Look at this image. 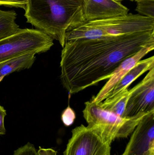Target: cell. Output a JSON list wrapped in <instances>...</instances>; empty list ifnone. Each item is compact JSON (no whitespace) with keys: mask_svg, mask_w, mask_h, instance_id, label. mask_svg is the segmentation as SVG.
Segmentation results:
<instances>
[{"mask_svg":"<svg viewBox=\"0 0 154 155\" xmlns=\"http://www.w3.org/2000/svg\"><path fill=\"white\" fill-rule=\"evenodd\" d=\"M13 155H39L34 145L28 143L14 151Z\"/></svg>","mask_w":154,"mask_h":155,"instance_id":"obj_17","label":"cell"},{"mask_svg":"<svg viewBox=\"0 0 154 155\" xmlns=\"http://www.w3.org/2000/svg\"><path fill=\"white\" fill-rule=\"evenodd\" d=\"M134 89V87L131 89L128 88L116 96L106 98L103 102L97 104L103 109L123 117L127 101Z\"/></svg>","mask_w":154,"mask_h":155,"instance_id":"obj_13","label":"cell"},{"mask_svg":"<svg viewBox=\"0 0 154 155\" xmlns=\"http://www.w3.org/2000/svg\"><path fill=\"white\" fill-rule=\"evenodd\" d=\"M53 45V39L41 31L20 29L0 40V63L27 54L46 52Z\"/></svg>","mask_w":154,"mask_h":155,"instance_id":"obj_5","label":"cell"},{"mask_svg":"<svg viewBox=\"0 0 154 155\" xmlns=\"http://www.w3.org/2000/svg\"><path fill=\"white\" fill-rule=\"evenodd\" d=\"M146 155H154V151H152Z\"/></svg>","mask_w":154,"mask_h":155,"instance_id":"obj_21","label":"cell"},{"mask_svg":"<svg viewBox=\"0 0 154 155\" xmlns=\"http://www.w3.org/2000/svg\"><path fill=\"white\" fill-rule=\"evenodd\" d=\"M154 45V31L66 42L60 78L70 94L109 79L120 64L146 46Z\"/></svg>","mask_w":154,"mask_h":155,"instance_id":"obj_1","label":"cell"},{"mask_svg":"<svg viewBox=\"0 0 154 155\" xmlns=\"http://www.w3.org/2000/svg\"><path fill=\"white\" fill-rule=\"evenodd\" d=\"M6 115L7 113L5 108L0 104V135H4L6 133L4 120Z\"/></svg>","mask_w":154,"mask_h":155,"instance_id":"obj_19","label":"cell"},{"mask_svg":"<svg viewBox=\"0 0 154 155\" xmlns=\"http://www.w3.org/2000/svg\"><path fill=\"white\" fill-rule=\"evenodd\" d=\"M39 155H57L56 151L51 148H40L38 151Z\"/></svg>","mask_w":154,"mask_h":155,"instance_id":"obj_20","label":"cell"},{"mask_svg":"<svg viewBox=\"0 0 154 155\" xmlns=\"http://www.w3.org/2000/svg\"><path fill=\"white\" fill-rule=\"evenodd\" d=\"M71 133L63 155H110L112 143L97 129L81 124Z\"/></svg>","mask_w":154,"mask_h":155,"instance_id":"obj_6","label":"cell"},{"mask_svg":"<svg viewBox=\"0 0 154 155\" xmlns=\"http://www.w3.org/2000/svg\"><path fill=\"white\" fill-rule=\"evenodd\" d=\"M86 0H27V22L58 41L63 48L67 30L84 21Z\"/></svg>","mask_w":154,"mask_h":155,"instance_id":"obj_2","label":"cell"},{"mask_svg":"<svg viewBox=\"0 0 154 155\" xmlns=\"http://www.w3.org/2000/svg\"><path fill=\"white\" fill-rule=\"evenodd\" d=\"M129 9L115 0H86L84 21L125 16Z\"/></svg>","mask_w":154,"mask_h":155,"instance_id":"obj_9","label":"cell"},{"mask_svg":"<svg viewBox=\"0 0 154 155\" xmlns=\"http://www.w3.org/2000/svg\"><path fill=\"white\" fill-rule=\"evenodd\" d=\"M152 31H154V18L129 14L121 17L86 21L71 26L66 32L65 42Z\"/></svg>","mask_w":154,"mask_h":155,"instance_id":"obj_3","label":"cell"},{"mask_svg":"<svg viewBox=\"0 0 154 155\" xmlns=\"http://www.w3.org/2000/svg\"><path fill=\"white\" fill-rule=\"evenodd\" d=\"M154 45L146 46L141 49L137 53L123 61L120 65L113 72L112 76L109 78L102 89L96 96L92 97L90 101L97 104L103 102L109 93L113 90L115 86L123 77L132 69L137 62L142 60L146 54L152 51Z\"/></svg>","mask_w":154,"mask_h":155,"instance_id":"obj_10","label":"cell"},{"mask_svg":"<svg viewBox=\"0 0 154 155\" xmlns=\"http://www.w3.org/2000/svg\"><path fill=\"white\" fill-rule=\"evenodd\" d=\"M27 0H0V5L20 8L25 10Z\"/></svg>","mask_w":154,"mask_h":155,"instance_id":"obj_18","label":"cell"},{"mask_svg":"<svg viewBox=\"0 0 154 155\" xmlns=\"http://www.w3.org/2000/svg\"><path fill=\"white\" fill-rule=\"evenodd\" d=\"M76 116L75 111L68 106L64 109L61 114V119L62 123L66 126L71 125L74 123Z\"/></svg>","mask_w":154,"mask_h":155,"instance_id":"obj_16","label":"cell"},{"mask_svg":"<svg viewBox=\"0 0 154 155\" xmlns=\"http://www.w3.org/2000/svg\"><path fill=\"white\" fill-rule=\"evenodd\" d=\"M154 111V67L134 86L125 109L123 117Z\"/></svg>","mask_w":154,"mask_h":155,"instance_id":"obj_7","label":"cell"},{"mask_svg":"<svg viewBox=\"0 0 154 155\" xmlns=\"http://www.w3.org/2000/svg\"><path fill=\"white\" fill-rule=\"evenodd\" d=\"M137 3L136 10L140 15L154 19V0H134Z\"/></svg>","mask_w":154,"mask_h":155,"instance_id":"obj_15","label":"cell"},{"mask_svg":"<svg viewBox=\"0 0 154 155\" xmlns=\"http://www.w3.org/2000/svg\"><path fill=\"white\" fill-rule=\"evenodd\" d=\"M15 11H5L0 9V40L15 33L20 29L15 20Z\"/></svg>","mask_w":154,"mask_h":155,"instance_id":"obj_14","label":"cell"},{"mask_svg":"<svg viewBox=\"0 0 154 155\" xmlns=\"http://www.w3.org/2000/svg\"><path fill=\"white\" fill-rule=\"evenodd\" d=\"M152 151H154V111L141 119L122 155H146Z\"/></svg>","mask_w":154,"mask_h":155,"instance_id":"obj_8","label":"cell"},{"mask_svg":"<svg viewBox=\"0 0 154 155\" xmlns=\"http://www.w3.org/2000/svg\"><path fill=\"white\" fill-rule=\"evenodd\" d=\"M36 54H27L0 63V82L12 73L30 69L36 60Z\"/></svg>","mask_w":154,"mask_h":155,"instance_id":"obj_12","label":"cell"},{"mask_svg":"<svg viewBox=\"0 0 154 155\" xmlns=\"http://www.w3.org/2000/svg\"><path fill=\"white\" fill-rule=\"evenodd\" d=\"M115 1H116V2H121V1H124V0H115ZM129 1H134V0H129Z\"/></svg>","mask_w":154,"mask_h":155,"instance_id":"obj_22","label":"cell"},{"mask_svg":"<svg viewBox=\"0 0 154 155\" xmlns=\"http://www.w3.org/2000/svg\"><path fill=\"white\" fill-rule=\"evenodd\" d=\"M154 67V56L141 60L117 83L106 98H111L128 89L135 80ZM105 98V99H106Z\"/></svg>","mask_w":154,"mask_h":155,"instance_id":"obj_11","label":"cell"},{"mask_svg":"<svg viewBox=\"0 0 154 155\" xmlns=\"http://www.w3.org/2000/svg\"><path fill=\"white\" fill-rule=\"evenodd\" d=\"M85 104L83 117L87 126L101 132L111 143L117 138L127 137L132 134L141 119L148 114L123 117L103 109L98 104L91 101Z\"/></svg>","mask_w":154,"mask_h":155,"instance_id":"obj_4","label":"cell"}]
</instances>
